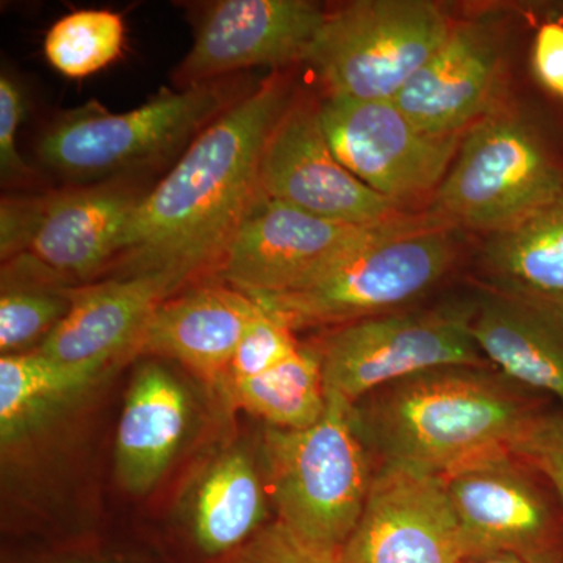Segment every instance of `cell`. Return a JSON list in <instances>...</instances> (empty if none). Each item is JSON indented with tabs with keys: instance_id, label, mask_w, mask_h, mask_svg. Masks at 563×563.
<instances>
[{
	"instance_id": "obj_15",
	"label": "cell",
	"mask_w": 563,
	"mask_h": 563,
	"mask_svg": "<svg viewBox=\"0 0 563 563\" xmlns=\"http://www.w3.org/2000/svg\"><path fill=\"white\" fill-rule=\"evenodd\" d=\"M328 9L310 0H221L209 5L174 73L177 87L229 79L239 70L306 62Z\"/></svg>"
},
{
	"instance_id": "obj_34",
	"label": "cell",
	"mask_w": 563,
	"mask_h": 563,
	"mask_svg": "<svg viewBox=\"0 0 563 563\" xmlns=\"http://www.w3.org/2000/svg\"><path fill=\"white\" fill-rule=\"evenodd\" d=\"M548 306H550V303H548ZM554 307V306H553ZM554 309H558L559 312H562L563 313V307H554Z\"/></svg>"
},
{
	"instance_id": "obj_31",
	"label": "cell",
	"mask_w": 563,
	"mask_h": 563,
	"mask_svg": "<svg viewBox=\"0 0 563 563\" xmlns=\"http://www.w3.org/2000/svg\"><path fill=\"white\" fill-rule=\"evenodd\" d=\"M532 69L548 91L563 99V22L540 25L533 40Z\"/></svg>"
},
{
	"instance_id": "obj_12",
	"label": "cell",
	"mask_w": 563,
	"mask_h": 563,
	"mask_svg": "<svg viewBox=\"0 0 563 563\" xmlns=\"http://www.w3.org/2000/svg\"><path fill=\"white\" fill-rule=\"evenodd\" d=\"M512 20L481 9L455 16L446 40L395 102L426 132L463 135L512 95Z\"/></svg>"
},
{
	"instance_id": "obj_14",
	"label": "cell",
	"mask_w": 563,
	"mask_h": 563,
	"mask_svg": "<svg viewBox=\"0 0 563 563\" xmlns=\"http://www.w3.org/2000/svg\"><path fill=\"white\" fill-rule=\"evenodd\" d=\"M406 214L374 224H343L258 191L225 250L214 279L246 295L287 290L351 247L387 231Z\"/></svg>"
},
{
	"instance_id": "obj_30",
	"label": "cell",
	"mask_w": 563,
	"mask_h": 563,
	"mask_svg": "<svg viewBox=\"0 0 563 563\" xmlns=\"http://www.w3.org/2000/svg\"><path fill=\"white\" fill-rule=\"evenodd\" d=\"M25 102L20 85L10 76L0 77V168L3 179H29L32 169L18 152V132L24 120Z\"/></svg>"
},
{
	"instance_id": "obj_22",
	"label": "cell",
	"mask_w": 563,
	"mask_h": 563,
	"mask_svg": "<svg viewBox=\"0 0 563 563\" xmlns=\"http://www.w3.org/2000/svg\"><path fill=\"white\" fill-rule=\"evenodd\" d=\"M265 479L250 454H221L199 481L188 517L192 551L213 563L250 542L266 521Z\"/></svg>"
},
{
	"instance_id": "obj_8",
	"label": "cell",
	"mask_w": 563,
	"mask_h": 563,
	"mask_svg": "<svg viewBox=\"0 0 563 563\" xmlns=\"http://www.w3.org/2000/svg\"><path fill=\"white\" fill-rule=\"evenodd\" d=\"M455 14L432 0H355L328 9L306 62L328 96L395 101L446 40Z\"/></svg>"
},
{
	"instance_id": "obj_11",
	"label": "cell",
	"mask_w": 563,
	"mask_h": 563,
	"mask_svg": "<svg viewBox=\"0 0 563 563\" xmlns=\"http://www.w3.org/2000/svg\"><path fill=\"white\" fill-rule=\"evenodd\" d=\"M325 139L358 180L410 211H422L453 165L463 135H435L393 101L324 95Z\"/></svg>"
},
{
	"instance_id": "obj_27",
	"label": "cell",
	"mask_w": 563,
	"mask_h": 563,
	"mask_svg": "<svg viewBox=\"0 0 563 563\" xmlns=\"http://www.w3.org/2000/svg\"><path fill=\"white\" fill-rule=\"evenodd\" d=\"M299 347L301 343L296 340L295 332L261 307L233 355L229 384L268 372L290 358Z\"/></svg>"
},
{
	"instance_id": "obj_28",
	"label": "cell",
	"mask_w": 563,
	"mask_h": 563,
	"mask_svg": "<svg viewBox=\"0 0 563 563\" xmlns=\"http://www.w3.org/2000/svg\"><path fill=\"white\" fill-rule=\"evenodd\" d=\"M553 488L563 512V412L533 415L510 446Z\"/></svg>"
},
{
	"instance_id": "obj_16",
	"label": "cell",
	"mask_w": 563,
	"mask_h": 563,
	"mask_svg": "<svg viewBox=\"0 0 563 563\" xmlns=\"http://www.w3.org/2000/svg\"><path fill=\"white\" fill-rule=\"evenodd\" d=\"M461 531L442 476L376 470L354 531L335 563H462Z\"/></svg>"
},
{
	"instance_id": "obj_23",
	"label": "cell",
	"mask_w": 563,
	"mask_h": 563,
	"mask_svg": "<svg viewBox=\"0 0 563 563\" xmlns=\"http://www.w3.org/2000/svg\"><path fill=\"white\" fill-rule=\"evenodd\" d=\"M479 268L492 290L563 307V195L485 235Z\"/></svg>"
},
{
	"instance_id": "obj_5",
	"label": "cell",
	"mask_w": 563,
	"mask_h": 563,
	"mask_svg": "<svg viewBox=\"0 0 563 563\" xmlns=\"http://www.w3.org/2000/svg\"><path fill=\"white\" fill-rule=\"evenodd\" d=\"M563 195V158L526 107L509 96L465 133L424 211L435 228L490 235Z\"/></svg>"
},
{
	"instance_id": "obj_9",
	"label": "cell",
	"mask_w": 563,
	"mask_h": 563,
	"mask_svg": "<svg viewBox=\"0 0 563 563\" xmlns=\"http://www.w3.org/2000/svg\"><path fill=\"white\" fill-rule=\"evenodd\" d=\"M442 479L461 531L463 561L563 563L561 504L550 484L512 451L483 455Z\"/></svg>"
},
{
	"instance_id": "obj_13",
	"label": "cell",
	"mask_w": 563,
	"mask_h": 563,
	"mask_svg": "<svg viewBox=\"0 0 563 563\" xmlns=\"http://www.w3.org/2000/svg\"><path fill=\"white\" fill-rule=\"evenodd\" d=\"M263 195L324 220L365 225L410 213L347 172L325 139L320 99L292 98L266 141Z\"/></svg>"
},
{
	"instance_id": "obj_20",
	"label": "cell",
	"mask_w": 563,
	"mask_h": 563,
	"mask_svg": "<svg viewBox=\"0 0 563 563\" xmlns=\"http://www.w3.org/2000/svg\"><path fill=\"white\" fill-rule=\"evenodd\" d=\"M190 417V395L176 374L155 362L136 369L114 440L121 488L146 495L161 483L187 437Z\"/></svg>"
},
{
	"instance_id": "obj_24",
	"label": "cell",
	"mask_w": 563,
	"mask_h": 563,
	"mask_svg": "<svg viewBox=\"0 0 563 563\" xmlns=\"http://www.w3.org/2000/svg\"><path fill=\"white\" fill-rule=\"evenodd\" d=\"M228 391L236 406L287 431L310 428L328 407L320 354L306 344L268 372L229 384Z\"/></svg>"
},
{
	"instance_id": "obj_10",
	"label": "cell",
	"mask_w": 563,
	"mask_h": 563,
	"mask_svg": "<svg viewBox=\"0 0 563 563\" xmlns=\"http://www.w3.org/2000/svg\"><path fill=\"white\" fill-rule=\"evenodd\" d=\"M470 309L398 310L331 329L314 346L325 391L351 406L369 393L442 366H487Z\"/></svg>"
},
{
	"instance_id": "obj_25",
	"label": "cell",
	"mask_w": 563,
	"mask_h": 563,
	"mask_svg": "<svg viewBox=\"0 0 563 563\" xmlns=\"http://www.w3.org/2000/svg\"><path fill=\"white\" fill-rule=\"evenodd\" d=\"M124 40V21L114 11H74L52 25L44 54L63 76L84 79L117 60Z\"/></svg>"
},
{
	"instance_id": "obj_4",
	"label": "cell",
	"mask_w": 563,
	"mask_h": 563,
	"mask_svg": "<svg viewBox=\"0 0 563 563\" xmlns=\"http://www.w3.org/2000/svg\"><path fill=\"white\" fill-rule=\"evenodd\" d=\"M262 465L277 521L318 558L335 563L376 474L351 404L328 393L325 412L310 428L287 431L268 426Z\"/></svg>"
},
{
	"instance_id": "obj_29",
	"label": "cell",
	"mask_w": 563,
	"mask_h": 563,
	"mask_svg": "<svg viewBox=\"0 0 563 563\" xmlns=\"http://www.w3.org/2000/svg\"><path fill=\"white\" fill-rule=\"evenodd\" d=\"M213 563H329L309 548L279 521H269L239 550Z\"/></svg>"
},
{
	"instance_id": "obj_32",
	"label": "cell",
	"mask_w": 563,
	"mask_h": 563,
	"mask_svg": "<svg viewBox=\"0 0 563 563\" xmlns=\"http://www.w3.org/2000/svg\"><path fill=\"white\" fill-rule=\"evenodd\" d=\"M32 563H150V559L146 555L122 551L81 550L66 551Z\"/></svg>"
},
{
	"instance_id": "obj_3",
	"label": "cell",
	"mask_w": 563,
	"mask_h": 563,
	"mask_svg": "<svg viewBox=\"0 0 563 563\" xmlns=\"http://www.w3.org/2000/svg\"><path fill=\"white\" fill-rule=\"evenodd\" d=\"M465 235L413 211L287 290L247 295L292 332L398 312L454 268Z\"/></svg>"
},
{
	"instance_id": "obj_6",
	"label": "cell",
	"mask_w": 563,
	"mask_h": 563,
	"mask_svg": "<svg viewBox=\"0 0 563 563\" xmlns=\"http://www.w3.org/2000/svg\"><path fill=\"white\" fill-rule=\"evenodd\" d=\"M146 191L125 179L3 198V284L80 287L110 269Z\"/></svg>"
},
{
	"instance_id": "obj_21",
	"label": "cell",
	"mask_w": 563,
	"mask_h": 563,
	"mask_svg": "<svg viewBox=\"0 0 563 563\" xmlns=\"http://www.w3.org/2000/svg\"><path fill=\"white\" fill-rule=\"evenodd\" d=\"M113 365L63 363L38 350L0 358V443L11 450L49 428L106 379Z\"/></svg>"
},
{
	"instance_id": "obj_1",
	"label": "cell",
	"mask_w": 563,
	"mask_h": 563,
	"mask_svg": "<svg viewBox=\"0 0 563 563\" xmlns=\"http://www.w3.org/2000/svg\"><path fill=\"white\" fill-rule=\"evenodd\" d=\"M295 96L290 77L276 70L203 129L141 199L113 277L165 276L184 290L214 276L261 191L266 141Z\"/></svg>"
},
{
	"instance_id": "obj_7",
	"label": "cell",
	"mask_w": 563,
	"mask_h": 563,
	"mask_svg": "<svg viewBox=\"0 0 563 563\" xmlns=\"http://www.w3.org/2000/svg\"><path fill=\"white\" fill-rule=\"evenodd\" d=\"M246 92L229 77L162 91L124 113L91 101L55 118L41 133L36 152L44 165L68 177L122 179L190 146Z\"/></svg>"
},
{
	"instance_id": "obj_2",
	"label": "cell",
	"mask_w": 563,
	"mask_h": 563,
	"mask_svg": "<svg viewBox=\"0 0 563 563\" xmlns=\"http://www.w3.org/2000/svg\"><path fill=\"white\" fill-rule=\"evenodd\" d=\"M487 366H442L404 377L352 406V418L380 465L444 476L510 450L539 412L526 388Z\"/></svg>"
},
{
	"instance_id": "obj_26",
	"label": "cell",
	"mask_w": 563,
	"mask_h": 563,
	"mask_svg": "<svg viewBox=\"0 0 563 563\" xmlns=\"http://www.w3.org/2000/svg\"><path fill=\"white\" fill-rule=\"evenodd\" d=\"M66 288L31 284H3L0 296V351L22 354L43 343L68 313Z\"/></svg>"
},
{
	"instance_id": "obj_33",
	"label": "cell",
	"mask_w": 563,
	"mask_h": 563,
	"mask_svg": "<svg viewBox=\"0 0 563 563\" xmlns=\"http://www.w3.org/2000/svg\"><path fill=\"white\" fill-rule=\"evenodd\" d=\"M462 563H525L515 558L481 559V561H463Z\"/></svg>"
},
{
	"instance_id": "obj_18",
	"label": "cell",
	"mask_w": 563,
	"mask_h": 563,
	"mask_svg": "<svg viewBox=\"0 0 563 563\" xmlns=\"http://www.w3.org/2000/svg\"><path fill=\"white\" fill-rule=\"evenodd\" d=\"M258 310L251 296L224 282L192 285L157 307L136 351L179 362L228 390L233 355Z\"/></svg>"
},
{
	"instance_id": "obj_17",
	"label": "cell",
	"mask_w": 563,
	"mask_h": 563,
	"mask_svg": "<svg viewBox=\"0 0 563 563\" xmlns=\"http://www.w3.org/2000/svg\"><path fill=\"white\" fill-rule=\"evenodd\" d=\"M179 291L165 276L111 277L66 288L68 313L36 350L63 363L114 366L139 350L152 314Z\"/></svg>"
},
{
	"instance_id": "obj_19",
	"label": "cell",
	"mask_w": 563,
	"mask_h": 563,
	"mask_svg": "<svg viewBox=\"0 0 563 563\" xmlns=\"http://www.w3.org/2000/svg\"><path fill=\"white\" fill-rule=\"evenodd\" d=\"M472 335L485 361L526 390L563 404V313L548 303L484 287Z\"/></svg>"
}]
</instances>
